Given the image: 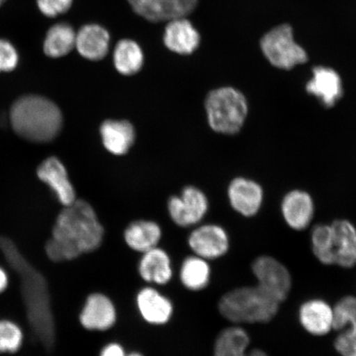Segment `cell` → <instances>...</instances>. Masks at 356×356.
<instances>
[{
	"mask_svg": "<svg viewBox=\"0 0 356 356\" xmlns=\"http://www.w3.org/2000/svg\"><path fill=\"white\" fill-rule=\"evenodd\" d=\"M104 237V227L91 204L76 200L58 216L46 245L47 254L56 262L74 260L97 250Z\"/></svg>",
	"mask_w": 356,
	"mask_h": 356,
	"instance_id": "cell-1",
	"label": "cell"
},
{
	"mask_svg": "<svg viewBox=\"0 0 356 356\" xmlns=\"http://www.w3.org/2000/svg\"><path fill=\"white\" fill-rule=\"evenodd\" d=\"M10 118L17 135L35 143L55 140L63 126L59 106L40 95H28L17 99L12 106Z\"/></svg>",
	"mask_w": 356,
	"mask_h": 356,
	"instance_id": "cell-2",
	"label": "cell"
},
{
	"mask_svg": "<svg viewBox=\"0 0 356 356\" xmlns=\"http://www.w3.org/2000/svg\"><path fill=\"white\" fill-rule=\"evenodd\" d=\"M280 302L261 288L243 286L231 289L218 302L222 318L233 325L268 323L277 317Z\"/></svg>",
	"mask_w": 356,
	"mask_h": 356,
	"instance_id": "cell-3",
	"label": "cell"
},
{
	"mask_svg": "<svg viewBox=\"0 0 356 356\" xmlns=\"http://www.w3.org/2000/svg\"><path fill=\"white\" fill-rule=\"evenodd\" d=\"M204 106L212 130L224 135L241 131L248 114L246 97L233 87H221L209 92Z\"/></svg>",
	"mask_w": 356,
	"mask_h": 356,
	"instance_id": "cell-4",
	"label": "cell"
},
{
	"mask_svg": "<svg viewBox=\"0 0 356 356\" xmlns=\"http://www.w3.org/2000/svg\"><path fill=\"white\" fill-rule=\"evenodd\" d=\"M267 60L280 70H289L308 61L307 52L293 39L291 26L284 24L267 33L261 41Z\"/></svg>",
	"mask_w": 356,
	"mask_h": 356,
	"instance_id": "cell-5",
	"label": "cell"
},
{
	"mask_svg": "<svg viewBox=\"0 0 356 356\" xmlns=\"http://www.w3.org/2000/svg\"><path fill=\"white\" fill-rule=\"evenodd\" d=\"M251 270L256 284L282 304L288 299L293 286L291 271L273 256L261 255L252 261Z\"/></svg>",
	"mask_w": 356,
	"mask_h": 356,
	"instance_id": "cell-6",
	"label": "cell"
},
{
	"mask_svg": "<svg viewBox=\"0 0 356 356\" xmlns=\"http://www.w3.org/2000/svg\"><path fill=\"white\" fill-rule=\"evenodd\" d=\"M333 309V331L338 332L334 349L341 356L356 353V296L341 298Z\"/></svg>",
	"mask_w": 356,
	"mask_h": 356,
	"instance_id": "cell-7",
	"label": "cell"
},
{
	"mask_svg": "<svg viewBox=\"0 0 356 356\" xmlns=\"http://www.w3.org/2000/svg\"><path fill=\"white\" fill-rule=\"evenodd\" d=\"M208 200L202 191L186 186L181 195L168 200V209L171 219L180 227H190L202 221L208 211Z\"/></svg>",
	"mask_w": 356,
	"mask_h": 356,
	"instance_id": "cell-8",
	"label": "cell"
},
{
	"mask_svg": "<svg viewBox=\"0 0 356 356\" xmlns=\"http://www.w3.org/2000/svg\"><path fill=\"white\" fill-rule=\"evenodd\" d=\"M134 12L151 22L186 17L197 8L198 0H128Z\"/></svg>",
	"mask_w": 356,
	"mask_h": 356,
	"instance_id": "cell-9",
	"label": "cell"
},
{
	"mask_svg": "<svg viewBox=\"0 0 356 356\" xmlns=\"http://www.w3.org/2000/svg\"><path fill=\"white\" fill-rule=\"evenodd\" d=\"M188 244L195 254L206 260L224 257L229 250L228 234L221 226L206 225L191 234Z\"/></svg>",
	"mask_w": 356,
	"mask_h": 356,
	"instance_id": "cell-10",
	"label": "cell"
},
{
	"mask_svg": "<svg viewBox=\"0 0 356 356\" xmlns=\"http://www.w3.org/2000/svg\"><path fill=\"white\" fill-rule=\"evenodd\" d=\"M300 326L309 335L325 337L333 331V306L320 298L302 302L298 310Z\"/></svg>",
	"mask_w": 356,
	"mask_h": 356,
	"instance_id": "cell-11",
	"label": "cell"
},
{
	"mask_svg": "<svg viewBox=\"0 0 356 356\" xmlns=\"http://www.w3.org/2000/svg\"><path fill=\"white\" fill-rule=\"evenodd\" d=\"M228 197L231 207L242 216L257 215L264 203V191L257 181L245 177L235 178L229 186Z\"/></svg>",
	"mask_w": 356,
	"mask_h": 356,
	"instance_id": "cell-12",
	"label": "cell"
},
{
	"mask_svg": "<svg viewBox=\"0 0 356 356\" xmlns=\"http://www.w3.org/2000/svg\"><path fill=\"white\" fill-rule=\"evenodd\" d=\"M280 209L284 222L293 230H305L314 220V202L305 191H289L284 195Z\"/></svg>",
	"mask_w": 356,
	"mask_h": 356,
	"instance_id": "cell-13",
	"label": "cell"
},
{
	"mask_svg": "<svg viewBox=\"0 0 356 356\" xmlns=\"http://www.w3.org/2000/svg\"><path fill=\"white\" fill-rule=\"evenodd\" d=\"M334 266L353 269L356 266V227L349 220L339 219L330 224Z\"/></svg>",
	"mask_w": 356,
	"mask_h": 356,
	"instance_id": "cell-14",
	"label": "cell"
},
{
	"mask_svg": "<svg viewBox=\"0 0 356 356\" xmlns=\"http://www.w3.org/2000/svg\"><path fill=\"white\" fill-rule=\"evenodd\" d=\"M306 84V91L317 97L321 104L332 108L343 96V84L340 75L329 67L317 66Z\"/></svg>",
	"mask_w": 356,
	"mask_h": 356,
	"instance_id": "cell-15",
	"label": "cell"
},
{
	"mask_svg": "<svg viewBox=\"0 0 356 356\" xmlns=\"http://www.w3.org/2000/svg\"><path fill=\"white\" fill-rule=\"evenodd\" d=\"M79 320L82 326L88 330H108L117 320L113 302L102 293H92L88 297Z\"/></svg>",
	"mask_w": 356,
	"mask_h": 356,
	"instance_id": "cell-16",
	"label": "cell"
},
{
	"mask_svg": "<svg viewBox=\"0 0 356 356\" xmlns=\"http://www.w3.org/2000/svg\"><path fill=\"white\" fill-rule=\"evenodd\" d=\"M38 176L54 191L59 202L69 207L76 200V193L71 184L64 164L56 157L44 160L38 169Z\"/></svg>",
	"mask_w": 356,
	"mask_h": 356,
	"instance_id": "cell-17",
	"label": "cell"
},
{
	"mask_svg": "<svg viewBox=\"0 0 356 356\" xmlns=\"http://www.w3.org/2000/svg\"><path fill=\"white\" fill-rule=\"evenodd\" d=\"M251 338L246 329L238 325L222 329L213 346V356H269L265 350L249 348Z\"/></svg>",
	"mask_w": 356,
	"mask_h": 356,
	"instance_id": "cell-18",
	"label": "cell"
},
{
	"mask_svg": "<svg viewBox=\"0 0 356 356\" xmlns=\"http://www.w3.org/2000/svg\"><path fill=\"white\" fill-rule=\"evenodd\" d=\"M163 42L169 51L179 55H191L199 47L200 35L188 19L181 17L168 22Z\"/></svg>",
	"mask_w": 356,
	"mask_h": 356,
	"instance_id": "cell-19",
	"label": "cell"
},
{
	"mask_svg": "<svg viewBox=\"0 0 356 356\" xmlns=\"http://www.w3.org/2000/svg\"><path fill=\"white\" fill-rule=\"evenodd\" d=\"M108 31L99 24H87L76 33L75 48L84 59L99 61L108 55L110 48Z\"/></svg>",
	"mask_w": 356,
	"mask_h": 356,
	"instance_id": "cell-20",
	"label": "cell"
},
{
	"mask_svg": "<svg viewBox=\"0 0 356 356\" xmlns=\"http://www.w3.org/2000/svg\"><path fill=\"white\" fill-rule=\"evenodd\" d=\"M100 134L106 149L114 155L126 154L136 140L135 128L124 120L105 121L101 124Z\"/></svg>",
	"mask_w": 356,
	"mask_h": 356,
	"instance_id": "cell-21",
	"label": "cell"
},
{
	"mask_svg": "<svg viewBox=\"0 0 356 356\" xmlns=\"http://www.w3.org/2000/svg\"><path fill=\"white\" fill-rule=\"evenodd\" d=\"M137 305L142 317L150 324H165L172 314V302L153 288L141 289Z\"/></svg>",
	"mask_w": 356,
	"mask_h": 356,
	"instance_id": "cell-22",
	"label": "cell"
},
{
	"mask_svg": "<svg viewBox=\"0 0 356 356\" xmlns=\"http://www.w3.org/2000/svg\"><path fill=\"white\" fill-rule=\"evenodd\" d=\"M139 273L147 282L165 284L171 280V261L167 252L156 247L144 253L140 261Z\"/></svg>",
	"mask_w": 356,
	"mask_h": 356,
	"instance_id": "cell-23",
	"label": "cell"
},
{
	"mask_svg": "<svg viewBox=\"0 0 356 356\" xmlns=\"http://www.w3.org/2000/svg\"><path fill=\"white\" fill-rule=\"evenodd\" d=\"M162 231L153 221L138 220L124 230V241L134 251L145 253L157 247Z\"/></svg>",
	"mask_w": 356,
	"mask_h": 356,
	"instance_id": "cell-24",
	"label": "cell"
},
{
	"mask_svg": "<svg viewBox=\"0 0 356 356\" xmlns=\"http://www.w3.org/2000/svg\"><path fill=\"white\" fill-rule=\"evenodd\" d=\"M76 33L72 26L60 22L51 26L43 42V51L51 58L65 56L75 48Z\"/></svg>",
	"mask_w": 356,
	"mask_h": 356,
	"instance_id": "cell-25",
	"label": "cell"
},
{
	"mask_svg": "<svg viewBox=\"0 0 356 356\" xmlns=\"http://www.w3.org/2000/svg\"><path fill=\"white\" fill-rule=\"evenodd\" d=\"M115 68L120 74L130 76L144 65V53L140 44L131 39H122L115 44L113 52Z\"/></svg>",
	"mask_w": 356,
	"mask_h": 356,
	"instance_id": "cell-26",
	"label": "cell"
},
{
	"mask_svg": "<svg viewBox=\"0 0 356 356\" xmlns=\"http://www.w3.org/2000/svg\"><path fill=\"white\" fill-rule=\"evenodd\" d=\"M211 274L207 260L197 255L188 257L181 266V283L190 291H202L210 283Z\"/></svg>",
	"mask_w": 356,
	"mask_h": 356,
	"instance_id": "cell-27",
	"label": "cell"
},
{
	"mask_svg": "<svg viewBox=\"0 0 356 356\" xmlns=\"http://www.w3.org/2000/svg\"><path fill=\"white\" fill-rule=\"evenodd\" d=\"M310 242L316 259L324 266H334L331 225H315L311 231Z\"/></svg>",
	"mask_w": 356,
	"mask_h": 356,
	"instance_id": "cell-28",
	"label": "cell"
},
{
	"mask_svg": "<svg viewBox=\"0 0 356 356\" xmlns=\"http://www.w3.org/2000/svg\"><path fill=\"white\" fill-rule=\"evenodd\" d=\"M24 334L17 325L8 320L0 321V353H15L20 349Z\"/></svg>",
	"mask_w": 356,
	"mask_h": 356,
	"instance_id": "cell-29",
	"label": "cell"
},
{
	"mask_svg": "<svg viewBox=\"0 0 356 356\" xmlns=\"http://www.w3.org/2000/svg\"><path fill=\"white\" fill-rule=\"evenodd\" d=\"M19 62V56L15 47L8 40L0 38V73L11 72Z\"/></svg>",
	"mask_w": 356,
	"mask_h": 356,
	"instance_id": "cell-30",
	"label": "cell"
},
{
	"mask_svg": "<svg viewBox=\"0 0 356 356\" xmlns=\"http://www.w3.org/2000/svg\"><path fill=\"white\" fill-rule=\"evenodd\" d=\"M74 0H37L40 12L47 17H56L64 15L72 7Z\"/></svg>",
	"mask_w": 356,
	"mask_h": 356,
	"instance_id": "cell-31",
	"label": "cell"
},
{
	"mask_svg": "<svg viewBox=\"0 0 356 356\" xmlns=\"http://www.w3.org/2000/svg\"><path fill=\"white\" fill-rule=\"evenodd\" d=\"M100 356H126L121 346L117 343H111L102 349Z\"/></svg>",
	"mask_w": 356,
	"mask_h": 356,
	"instance_id": "cell-32",
	"label": "cell"
},
{
	"mask_svg": "<svg viewBox=\"0 0 356 356\" xmlns=\"http://www.w3.org/2000/svg\"><path fill=\"white\" fill-rule=\"evenodd\" d=\"M8 284V275L1 267H0V293L6 291Z\"/></svg>",
	"mask_w": 356,
	"mask_h": 356,
	"instance_id": "cell-33",
	"label": "cell"
},
{
	"mask_svg": "<svg viewBox=\"0 0 356 356\" xmlns=\"http://www.w3.org/2000/svg\"><path fill=\"white\" fill-rule=\"evenodd\" d=\"M127 356H143L139 353H131L130 355H128Z\"/></svg>",
	"mask_w": 356,
	"mask_h": 356,
	"instance_id": "cell-34",
	"label": "cell"
},
{
	"mask_svg": "<svg viewBox=\"0 0 356 356\" xmlns=\"http://www.w3.org/2000/svg\"><path fill=\"white\" fill-rule=\"evenodd\" d=\"M6 0H0V6H3V3L4 2H6Z\"/></svg>",
	"mask_w": 356,
	"mask_h": 356,
	"instance_id": "cell-35",
	"label": "cell"
},
{
	"mask_svg": "<svg viewBox=\"0 0 356 356\" xmlns=\"http://www.w3.org/2000/svg\"><path fill=\"white\" fill-rule=\"evenodd\" d=\"M343 356H356V353L346 355H343Z\"/></svg>",
	"mask_w": 356,
	"mask_h": 356,
	"instance_id": "cell-36",
	"label": "cell"
}]
</instances>
